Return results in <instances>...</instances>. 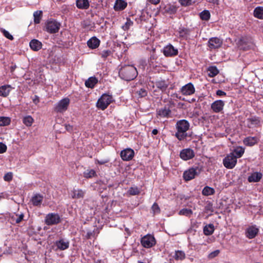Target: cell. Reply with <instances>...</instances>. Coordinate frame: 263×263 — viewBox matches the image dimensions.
<instances>
[{"label":"cell","instance_id":"obj_1","mask_svg":"<svg viewBox=\"0 0 263 263\" xmlns=\"http://www.w3.org/2000/svg\"><path fill=\"white\" fill-rule=\"evenodd\" d=\"M114 101V99L112 96L108 94H103L98 101L96 106L98 109L104 111Z\"/></svg>","mask_w":263,"mask_h":263},{"label":"cell","instance_id":"obj_2","mask_svg":"<svg viewBox=\"0 0 263 263\" xmlns=\"http://www.w3.org/2000/svg\"><path fill=\"white\" fill-rule=\"evenodd\" d=\"M60 27V23L54 20H49L45 24V29L46 31L52 34L57 33L59 31Z\"/></svg>","mask_w":263,"mask_h":263},{"label":"cell","instance_id":"obj_3","mask_svg":"<svg viewBox=\"0 0 263 263\" xmlns=\"http://www.w3.org/2000/svg\"><path fill=\"white\" fill-rule=\"evenodd\" d=\"M141 243L143 247L150 248L155 246L156 244L155 239L151 234H147L141 239Z\"/></svg>","mask_w":263,"mask_h":263},{"label":"cell","instance_id":"obj_4","mask_svg":"<svg viewBox=\"0 0 263 263\" xmlns=\"http://www.w3.org/2000/svg\"><path fill=\"white\" fill-rule=\"evenodd\" d=\"M70 103V100L69 98H64L61 100L58 104L56 106L55 110L58 113H63L65 112L69 107Z\"/></svg>","mask_w":263,"mask_h":263},{"label":"cell","instance_id":"obj_5","mask_svg":"<svg viewBox=\"0 0 263 263\" xmlns=\"http://www.w3.org/2000/svg\"><path fill=\"white\" fill-rule=\"evenodd\" d=\"M60 222V217L58 214L50 213L45 218V223L49 226L57 225Z\"/></svg>","mask_w":263,"mask_h":263},{"label":"cell","instance_id":"obj_6","mask_svg":"<svg viewBox=\"0 0 263 263\" xmlns=\"http://www.w3.org/2000/svg\"><path fill=\"white\" fill-rule=\"evenodd\" d=\"M237 163V159L232 156H228L224 158L223 164L225 168L228 169L234 168Z\"/></svg>","mask_w":263,"mask_h":263},{"label":"cell","instance_id":"obj_7","mask_svg":"<svg viewBox=\"0 0 263 263\" xmlns=\"http://www.w3.org/2000/svg\"><path fill=\"white\" fill-rule=\"evenodd\" d=\"M135 152L134 150L131 149H126L122 151L120 153L121 158L123 161H131L134 158Z\"/></svg>","mask_w":263,"mask_h":263},{"label":"cell","instance_id":"obj_8","mask_svg":"<svg viewBox=\"0 0 263 263\" xmlns=\"http://www.w3.org/2000/svg\"><path fill=\"white\" fill-rule=\"evenodd\" d=\"M163 54L166 57H174L178 54V50L175 48L173 45L169 44L166 46L163 49Z\"/></svg>","mask_w":263,"mask_h":263},{"label":"cell","instance_id":"obj_9","mask_svg":"<svg viewBox=\"0 0 263 263\" xmlns=\"http://www.w3.org/2000/svg\"><path fill=\"white\" fill-rule=\"evenodd\" d=\"M194 152L192 149H184L180 153V157L184 161L190 160L194 158Z\"/></svg>","mask_w":263,"mask_h":263},{"label":"cell","instance_id":"obj_10","mask_svg":"<svg viewBox=\"0 0 263 263\" xmlns=\"http://www.w3.org/2000/svg\"><path fill=\"white\" fill-rule=\"evenodd\" d=\"M176 130L179 132L186 133L189 129V123L185 120L178 121L176 124Z\"/></svg>","mask_w":263,"mask_h":263},{"label":"cell","instance_id":"obj_11","mask_svg":"<svg viewBox=\"0 0 263 263\" xmlns=\"http://www.w3.org/2000/svg\"><path fill=\"white\" fill-rule=\"evenodd\" d=\"M197 175L196 171L194 168L190 169L185 171L183 175V178L186 181H190L194 179Z\"/></svg>","mask_w":263,"mask_h":263},{"label":"cell","instance_id":"obj_12","mask_svg":"<svg viewBox=\"0 0 263 263\" xmlns=\"http://www.w3.org/2000/svg\"><path fill=\"white\" fill-rule=\"evenodd\" d=\"M181 92L184 95L190 96L194 94L195 90L192 83H188L182 87Z\"/></svg>","mask_w":263,"mask_h":263},{"label":"cell","instance_id":"obj_13","mask_svg":"<svg viewBox=\"0 0 263 263\" xmlns=\"http://www.w3.org/2000/svg\"><path fill=\"white\" fill-rule=\"evenodd\" d=\"M208 44L211 48H219L222 45V41L217 38H212L209 40Z\"/></svg>","mask_w":263,"mask_h":263},{"label":"cell","instance_id":"obj_14","mask_svg":"<svg viewBox=\"0 0 263 263\" xmlns=\"http://www.w3.org/2000/svg\"><path fill=\"white\" fill-rule=\"evenodd\" d=\"M258 233V229L255 226H251L248 228L246 231V235L249 239H253Z\"/></svg>","mask_w":263,"mask_h":263},{"label":"cell","instance_id":"obj_15","mask_svg":"<svg viewBox=\"0 0 263 263\" xmlns=\"http://www.w3.org/2000/svg\"><path fill=\"white\" fill-rule=\"evenodd\" d=\"M87 44L91 49L95 50L99 48L100 46V41L97 37H92L88 41Z\"/></svg>","mask_w":263,"mask_h":263},{"label":"cell","instance_id":"obj_16","mask_svg":"<svg viewBox=\"0 0 263 263\" xmlns=\"http://www.w3.org/2000/svg\"><path fill=\"white\" fill-rule=\"evenodd\" d=\"M128 6V3L124 1L118 0L116 2L114 5V9L116 11H124L126 8Z\"/></svg>","mask_w":263,"mask_h":263},{"label":"cell","instance_id":"obj_17","mask_svg":"<svg viewBox=\"0 0 263 263\" xmlns=\"http://www.w3.org/2000/svg\"><path fill=\"white\" fill-rule=\"evenodd\" d=\"M224 106V102L221 100H218L213 103L211 105V108L214 112L218 113L223 110Z\"/></svg>","mask_w":263,"mask_h":263},{"label":"cell","instance_id":"obj_18","mask_svg":"<svg viewBox=\"0 0 263 263\" xmlns=\"http://www.w3.org/2000/svg\"><path fill=\"white\" fill-rule=\"evenodd\" d=\"M13 90V87L11 85H4L0 87V96L3 97H6L9 95L10 93Z\"/></svg>","mask_w":263,"mask_h":263},{"label":"cell","instance_id":"obj_19","mask_svg":"<svg viewBox=\"0 0 263 263\" xmlns=\"http://www.w3.org/2000/svg\"><path fill=\"white\" fill-rule=\"evenodd\" d=\"M245 153V149L241 147H237L232 152L231 155L235 158H239L242 157Z\"/></svg>","mask_w":263,"mask_h":263},{"label":"cell","instance_id":"obj_20","mask_svg":"<svg viewBox=\"0 0 263 263\" xmlns=\"http://www.w3.org/2000/svg\"><path fill=\"white\" fill-rule=\"evenodd\" d=\"M30 48L34 51H38L41 50L42 48V44L41 42L37 40H32L29 43Z\"/></svg>","mask_w":263,"mask_h":263},{"label":"cell","instance_id":"obj_21","mask_svg":"<svg viewBox=\"0 0 263 263\" xmlns=\"http://www.w3.org/2000/svg\"><path fill=\"white\" fill-rule=\"evenodd\" d=\"M262 178V174L260 172H255L252 174L248 178L249 182H258Z\"/></svg>","mask_w":263,"mask_h":263},{"label":"cell","instance_id":"obj_22","mask_svg":"<svg viewBox=\"0 0 263 263\" xmlns=\"http://www.w3.org/2000/svg\"><path fill=\"white\" fill-rule=\"evenodd\" d=\"M76 6L80 9H87L90 7V3L87 0H78L76 2Z\"/></svg>","mask_w":263,"mask_h":263},{"label":"cell","instance_id":"obj_23","mask_svg":"<svg viewBox=\"0 0 263 263\" xmlns=\"http://www.w3.org/2000/svg\"><path fill=\"white\" fill-rule=\"evenodd\" d=\"M98 80V79L94 77H90V78L87 79L85 83V86L89 89H93L95 85L97 84Z\"/></svg>","mask_w":263,"mask_h":263},{"label":"cell","instance_id":"obj_24","mask_svg":"<svg viewBox=\"0 0 263 263\" xmlns=\"http://www.w3.org/2000/svg\"><path fill=\"white\" fill-rule=\"evenodd\" d=\"M43 200V197L42 195L40 194H37L34 195V197L32 198V203L34 206H38L41 205Z\"/></svg>","mask_w":263,"mask_h":263},{"label":"cell","instance_id":"obj_25","mask_svg":"<svg viewBox=\"0 0 263 263\" xmlns=\"http://www.w3.org/2000/svg\"><path fill=\"white\" fill-rule=\"evenodd\" d=\"M258 143V139L255 137H249L245 138L244 143L248 147H252Z\"/></svg>","mask_w":263,"mask_h":263},{"label":"cell","instance_id":"obj_26","mask_svg":"<svg viewBox=\"0 0 263 263\" xmlns=\"http://www.w3.org/2000/svg\"><path fill=\"white\" fill-rule=\"evenodd\" d=\"M56 245L60 250H65L69 248V242L64 239H62L58 241L56 243Z\"/></svg>","mask_w":263,"mask_h":263},{"label":"cell","instance_id":"obj_27","mask_svg":"<svg viewBox=\"0 0 263 263\" xmlns=\"http://www.w3.org/2000/svg\"><path fill=\"white\" fill-rule=\"evenodd\" d=\"M208 75L211 78H213L219 74V71L217 68L214 66H211L209 67L207 70Z\"/></svg>","mask_w":263,"mask_h":263},{"label":"cell","instance_id":"obj_28","mask_svg":"<svg viewBox=\"0 0 263 263\" xmlns=\"http://www.w3.org/2000/svg\"><path fill=\"white\" fill-rule=\"evenodd\" d=\"M85 195V192L80 190H74L72 192L71 196L75 199H79L80 198L84 197Z\"/></svg>","mask_w":263,"mask_h":263},{"label":"cell","instance_id":"obj_29","mask_svg":"<svg viewBox=\"0 0 263 263\" xmlns=\"http://www.w3.org/2000/svg\"><path fill=\"white\" fill-rule=\"evenodd\" d=\"M253 15L256 18L262 20L263 19V8L262 7H258L255 8L253 13Z\"/></svg>","mask_w":263,"mask_h":263},{"label":"cell","instance_id":"obj_30","mask_svg":"<svg viewBox=\"0 0 263 263\" xmlns=\"http://www.w3.org/2000/svg\"><path fill=\"white\" fill-rule=\"evenodd\" d=\"M214 227L212 224H209L206 226L204 229V233L206 235H210L214 231Z\"/></svg>","mask_w":263,"mask_h":263},{"label":"cell","instance_id":"obj_31","mask_svg":"<svg viewBox=\"0 0 263 263\" xmlns=\"http://www.w3.org/2000/svg\"><path fill=\"white\" fill-rule=\"evenodd\" d=\"M34 21L35 24H39L42 18L43 12L42 11H37L34 12Z\"/></svg>","mask_w":263,"mask_h":263},{"label":"cell","instance_id":"obj_32","mask_svg":"<svg viewBox=\"0 0 263 263\" xmlns=\"http://www.w3.org/2000/svg\"><path fill=\"white\" fill-rule=\"evenodd\" d=\"M11 119L9 117H0V126H6L11 124Z\"/></svg>","mask_w":263,"mask_h":263},{"label":"cell","instance_id":"obj_33","mask_svg":"<svg viewBox=\"0 0 263 263\" xmlns=\"http://www.w3.org/2000/svg\"><path fill=\"white\" fill-rule=\"evenodd\" d=\"M83 176L84 177L87 178H92L96 176L97 174L94 170H87L86 172H84L83 173Z\"/></svg>","mask_w":263,"mask_h":263},{"label":"cell","instance_id":"obj_34","mask_svg":"<svg viewBox=\"0 0 263 263\" xmlns=\"http://www.w3.org/2000/svg\"><path fill=\"white\" fill-rule=\"evenodd\" d=\"M214 193H215L214 190L212 189V188L209 187H206L204 189L203 192H202L203 195L206 196H210V195H212L214 194Z\"/></svg>","mask_w":263,"mask_h":263},{"label":"cell","instance_id":"obj_35","mask_svg":"<svg viewBox=\"0 0 263 263\" xmlns=\"http://www.w3.org/2000/svg\"><path fill=\"white\" fill-rule=\"evenodd\" d=\"M210 13L208 11H203L200 14V18L204 21H208L210 18Z\"/></svg>","mask_w":263,"mask_h":263},{"label":"cell","instance_id":"obj_36","mask_svg":"<svg viewBox=\"0 0 263 263\" xmlns=\"http://www.w3.org/2000/svg\"><path fill=\"white\" fill-rule=\"evenodd\" d=\"M23 123L27 126H30L34 123V119L31 116H26L23 118Z\"/></svg>","mask_w":263,"mask_h":263},{"label":"cell","instance_id":"obj_37","mask_svg":"<svg viewBox=\"0 0 263 263\" xmlns=\"http://www.w3.org/2000/svg\"><path fill=\"white\" fill-rule=\"evenodd\" d=\"M175 258L176 260H184L185 258V254L182 251H177L175 252Z\"/></svg>","mask_w":263,"mask_h":263},{"label":"cell","instance_id":"obj_38","mask_svg":"<svg viewBox=\"0 0 263 263\" xmlns=\"http://www.w3.org/2000/svg\"><path fill=\"white\" fill-rule=\"evenodd\" d=\"M171 113V111L168 109H163L160 110L158 112V115L162 117H166L169 116Z\"/></svg>","mask_w":263,"mask_h":263},{"label":"cell","instance_id":"obj_39","mask_svg":"<svg viewBox=\"0 0 263 263\" xmlns=\"http://www.w3.org/2000/svg\"><path fill=\"white\" fill-rule=\"evenodd\" d=\"M179 215H181L186 216H190L192 214V210L190 209H182V210L180 211L179 212Z\"/></svg>","mask_w":263,"mask_h":263},{"label":"cell","instance_id":"obj_40","mask_svg":"<svg viewBox=\"0 0 263 263\" xmlns=\"http://www.w3.org/2000/svg\"><path fill=\"white\" fill-rule=\"evenodd\" d=\"M129 193L131 195H137L140 193V191L137 187H132L129 191Z\"/></svg>","mask_w":263,"mask_h":263},{"label":"cell","instance_id":"obj_41","mask_svg":"<svg viewBox=\"0 0 263 263\" xmlns=\"http://www.w3.org/2000/svg\"><path fill=\"white\" fill-rule=\"evenodd\" d=\"M176 137L179 141H182L187 136V134L186 133H182V132H178L176 133Z\"/></svg>","mask_w":263,"mask_h":263},{"label":"cell","instance_id":"obj_42","mask_svg":"<svg viewBox=\"0 0 263 263\" xmlns=\"http://www.w3.org/2000/svg\"><path fill=\"white\" fill-rule=\"evenodd\" d=\"M152 210L153 212L155 215L158 214L161 212V209H160V208L159 207V206H158L157 203H155L153 205L152 207Z\"/></svg>","mask_w":263,"mask_h":263},{"label":"cell","instance_id":"obj_43","mask_svg":"<svg viewBox=\"0 0 263 263\" xmlns=\"http://www.w3.org/2000/svg\"><path fill=\"white\" fill-rule=\"evenodd\" d=\"M13 178V174L12 173H8L6 174L5 175L4 177V179L6 182H11Z\"/></svg>","mask_w":263,"mask_h":263},{"label":"cell","instance_id":"obj_44","mask_svg":"<svg viewBox=\"0 0 263 263\" xmlns=\"http://www.w3.org/2000/svg\"><path fill=\"white\" fill-rule=\"evenodd\" d=\"M179 2L180 3V4L182 6L186 7L190 5L191 4V3H192V1H188V0H185V1L184 0H181V1H179Z\"/></svg>","mask_w":263,"mask_h":263},{"label":"cell","instance_id":"obj_45","mask_svg":"<svg viewBox=\"0 0 263 263\" xmlns=\"http://www.w3.org/2000/svg\"><path fill=\"white\" fill-rule=\"evenodd\" d=\"M6 150H7L6 145L3 143L0 142V154H2L6 152Z\"/></svg>","mask_w":263,"mask_h":263},{"label":"cell","instance_id":"obj_46","mask_svg":"<svg viewBox=\"0 0 263 263\" xmlns=\"http://www.w3.org/2000/svg\"><path fill=\"white\" fill-rule=\"evenodd\" d=\"M2 32L3 33V34L5 36L6 38H7L8 39L11 40H13V37L7 31L3 29L2 30Z\"/></svg>","mask_w":263,"mask_h":263},{"label":"cell","instance_id":"obj_47","mask_svg":"<svg viewBox=\"0 0 263 263\" xmlns=\"http://www.w3.org/2000/svg\"><path fill=\"white\" fill-rule=\"evenodd\" d=\"M219 253V250H216L215 251H214V252L211 253V254H210L208 256V258H215L216 256L218 255Z\"/></svg>","mask_w":263,"mask_h":263},{"label":"cell","instance_id":"obj_48","mask_svg":"<svg viewBox=\"0 0 263 263\" xmlns=\"http://www.w3.org/2000/svg\"><path fill=\"white\" fill-rule=\"evenodd\" d=\"M216 94L218 96H225L226 95V94L225 93L223 92V91H218L217 92H216Z\"/></svg>","mask_w":263,"mask_h":263},{"label":"cell","instance_id":"obj_49","mask_svg":"<svg viewBox=\"0 0 263 263\" xmlns=\"http://www.w3.org/2000/svg\"><path fill=\"white\" fill-rule=\"evenodd\" d=\"M149 2L154 4V5H157L158 3H160V1H157V0H152V1H149Z\"/></svg>","mask_w":263,"mask_h":263},{"label":"cell","instance_id":"obj_50","mask_svg":"<svg viewBox=\"0 0 263 263\" xmlns=\"http://www.w3.org/2000/svg\"><path fill=\"white\" fill-rule=\"evenodd\" d=\"M23 217H24L23 214H22L21 215H20L19 217L17 219V221H16V223H19L20 222H21V221H22V219H23Z\"/></svg>","mask_w":263,"mask_h":263},{"label":"cell","instance_id":"obj_51","mask_svg":"<svg viewBox=\"0 0 263 263\" xmlns=\"http://www.w3.org/2000/svg\"><path fill=\"white\" fill-rule=\"evenodd\" d=\"M158 131H157V130H154L153 131V134L154 135H156L158 134Z\"/></svg>","mask_w":263,"mask_h":263},{"label":"cell","instance_id":"obj_52","mask_svg":"<svg viewBox=\"0 0 263 263\" xmlns=\"http://www.w3.org/2000/svg\"></svg>","mask_w":263,"mask_h":263}]
</instances>
